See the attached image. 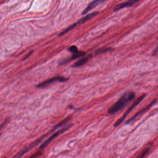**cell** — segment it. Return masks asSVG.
Wrapping results in <instances>:
<instances>
[{
    "label": "cell",
    "mask_w": 158,
    "mask_h": 158,
    "mask_svg": "<svg viewBox=\"0 0 158 158\" xmlns=\"http://www.w3.org/2000/svg\"><path fill=\"white\" fill-rule=\"evenodd\" d=\"M149 151V148H147L145 149V150L143 151L142 152H141V154H140L137 157H136L135 158H144V157L146 156L147 154L148 153V152Z\"/></svg>",
    "instance_id": "12"
},
{
    "label": "cell",
    "mask_w": 158,
    "mask_h": 158,
    "mask_svg": "<svg viewBox=\"0 0 158 158\" xmlns=\"http://www.w3.org/2000/svg\"><path fill=\"white\" fill-rule=\"evenodd\" d=\"M138 1H137V0H131V1H127V2L119 4L115 7L114 11H117L118 10L123 9L125 7H131V6H133L134 4H135L136 3L138 2Z\"/></svg>",
    "instance_id": "7"
},
{
    "label": "cell",
    "mask_w": 158,
    "mask_h": 158,
    "mask_svg": "<svg viewBox=\"0 0 158 158\" xmlns=\"http://www.w3.org/2000/svg\"><path fill=\"white\" fill-rule=\"evenodd\" d=\"M98 12H96L92 13H90L89 15H88L87 16H85L84 18H82L81 20L78 21L76 23L72 25L70 27H69V28L66 29V30H64L62 32H61L60 34L59 35V36H61L65 34H66L68 32L70 31L71 30L73 29L75 27H76L77 26V25L83 23H85V21L88 20H89L90 18H92V17H94L95 16H97L98 14Z\"/></svg>",
    "instance_id": "4"
},
{
    "label": "cell",
    "mask_w": 158,
    "mask_h": 158,
    "mask_svg": "<svg viewBox=\"0 0 158 158\" xmlns=\"http://www.w3.org/2000/svg\"><path fill=\"white\" fill-rule=\"evenodd\" d=\"M152 54L154 55H158V46L156 47V48L154 49V50L153 51Z\"/></svg>",
    "instance_id": "17"
},
{
    "label": "cell",
    "mask_w": 158,
    "mask_h": 158,
    "mask_svg": "<svg viewBox=\"0 0 158 158\" xmlns=\"http://www.w3.org/2000/svg\"><path fill=\"white\" fill-rule=\"evenodd\" d=\"M145 96H146V94H143V95L139 97V98H137L134 102V103L132 104L131 106H130L128 108V109L124 113L123 115L121 116V117L116 121L115 123L114 124V127H117V126H119L125 120V119H126V117H127V116H128V114L131 112L132 110L134 109L136 106H137V105L139 104L143 100V99L145 98Z\"/></svg>",
    "instance_id": "2"
},
{
    "label": "cell",
    "mask_w": 158,
    "mask_h": 158,
    "mask_svg": "<svg viewBox=\"0 0 158 158\" xmlns=\"http://www.w3.org/2000/svg\"><path fill=\"white\" fill-rule=\"evenodd\" d=\"M68 80V78H66L64 77L58 76V77H54L50 79L45 81L41 83L40 84H39L37 86V87L39 88H44L48 86L49 85H51L54 83L56 81L61 82H65L67 81Z\"/></svg>",
    "instance_id": "5"
},
{
    "label": "cell",
    "mask_w": 158,
    "mask_h": 158,
    "mask_svg": "<svg viewBox=\"0 0 158 158\" xmlns=\"http://www.w3.org/2000/svg\"><path fill=\"white\" fill-rule=\"evenodd\" d=\"M111 49L110 48H102V49H99L98 50L96 51V54H101L102 53H104V52H106L107 51H110Z\"/></svg>",
    "instance_id": "13"
},
{
    "label": "cell",
    "mask_w": 158,
    "mask_h": 158,
    "mask_svg": "<svg viewBox=\"0 0 158 158\" xmlns=\"http://www.w3.org/2000/svg\"><path fill=\"white\" fill-rule=\"evenodd\" d=\"M33 52V51H30V52H28V54H27V55H26L24 57V58H23V60H26L27 59V58H28L29 56L32 54Z\"/></svg>",
    "instance_id": "16"
},
{
    "label": "cell",
    "mask_w": 158,
    "mask_h": 158,
    "mask_svg": "<svg viewBox=\"0 0 158 158\" xmlns=\"http://www.w3.org/2000/svg\"><path fill=\"white\" fill-rule=\"evenodd\" d=\"M155 102H156V100H154L153 101L151 104H149L148 105H147L146 108H144L143 109H141L140 111L137 112V113L135 115L132 117V118L128 120L126 122V123H131L132 121H134L136 118H137L139 116H140L141 114H142L143 113L145 112L147 110H148V109H149L154 104Z\"/></svg>",
    "instance_id": "8"
},
{
    "label": "cell",
    "mask_w": 158,
    "mask_h": 158,
    "mask_svg": "<svg viewBox=\"0 0 158 158\" xmlns=\"http://www.w3.org/2000/svg\"><path fill=\"white\" fill-rule=\"evenodd\" d=\"M135 93L132 91H128L125 93L120 99L108 109V113L114 114L118 112L127 106L135 98Z\"/></svg>",
    "instance_id": "1"
},
{
    "label": "cell",
    "mask_w": 158,
    "mask_h": 158,
    "mask_svg": "<svg viewBox=\"0 0 158 158\" xmlns=\"http://www.w3.org/2000/svg\"><path fill=\"white\" fill-rule=\"evenodd\" d=\"M91 57H92L91 55H88L87 57H86L85 58H83L82 59H79L78 61H77L72 66L73 67H77L82 66V65H84L85 63L87 62Z\"/></svg>",
    "instance_id": "11"
},
{
    "label": "cell",
    "mask_w": 158,
    "mask_h": 158,
    "mask_svg": "<svg viewBox=\"0 0 158 158\" xmlns=\"http://www.w3.org/2000/svg\"><path fill=\"white\" fill-rule=\"evenodd\" d=\"M103 1H103L98 0V1H94L90 2V4L88 5L87 8H86L84 10V11L83 12L82 15H85L88 13L90 11V10L96 7L97 5H98L99 4H100L101 2H103Z\"/></svg>",
    "instance_id": "9"
},
{
    "label": "cell",
    "mask_w": 158,
    "mask_h": 158,
    "mask_svg": "<svg viewBox=\"0 0 158 158\" xmlns=\"http://www.w3.org/2000/svg\"><path fill=\"white\" fill-rule=\"evenodd\" d=\"M69 50L71 52H73V54H76L78 51V49L75 46H71L69 48Z\"/></svg>",
    "instance_id": "14"
},
{
    "label": "cell",
    "mask_w": 158,
    "mask_h": 158,
    "mask_svg": "<svg viewBox=\"0 0 158 158\" xmlns=\"http://www.w3.org/2000/svg\"><path fill=\"white\" fill-rule=\"evenodd\" d=\"M85 54V52H84V51H78L77 53L74 54L73 56H72L71 58H69L68 59H66V60H64L60 64H61V65H63V63H66L68 62L71 61V60L76 59L77 58H79V57H82V56H84Z\"/></svg>",
    "instance_id": "10"
},
{
    "label": "cell",
    "mask_w": 158,
    "mask_h": 158,
    "mask_svg": "<svg viewBox=\"0 0 158 158\" xmlns=\"http://www.w3.org/2000/svg\"><path fill=\"white\" fill-rule=\"evenodd\" d=\"M54 129H53L52 130H51V131H49V132L47 134H46V135H44V136H43L42 137H40V138H39V139L37 140H36V141H35V142H34L32 143V144H31V145H30L29 147H27V148H25V149L23 150L20 151V152H19V153H18L17 155H16V156L13 157V158H21V157H22L23 155H24L26 154V153H27V152H28V151H29L31 149L34 148V147H35L36 146L38 145L40 143L41 141H42L45 138V137H47V136L50 134L51 133L54 131Z\"/></svg>",
    "instance_id": "3"
},
{
    "label": "cell",
    "mask_w": 158,
    "mask_h": 158,
    "mask_svg": "<svg viewBox=\"0 0 158 158\" xmlns=\"http://www.w3.org/2000/svg\"><path fill=\"white\" fill-rule=\"evenodd\" d=\"M41 154V152H36L35 154L32 155L31 156H30V157H29L28 158H37V157H39Z\"/></svg>",
    "instance_id": "15"
},
{
    "label": "cell",
    "mask_w": 158,
    "mask_h": 158,
    "mask_svg": "<svg viewBox=\"0 0 158 158\" xmlns=\"http://www.w3.org/2000/svg\"><path fill=\"white\" fill-rule=\"evenodd\" d=\"M71 125H70L69 126H67V127H65L64 128H62L59 131H58L57 132L55 133L54 134L52 135L51 136L50 138H48V139L46 140V141H44V143H43L41 145H40V150H42V149H44V148L47 147L48 144L50 143L55 138L58 137V136L60 135V134H61L65 132L66 130H68V129L70 128L71 127Z\"/></svg>",
    "instance_id": "6"
}]
</instances>
